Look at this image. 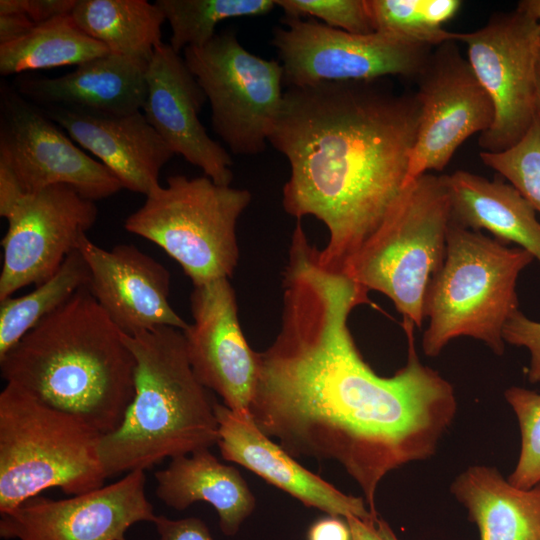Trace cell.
<instances>
[{"mask_svg":"<svg viewBox=\"0 0 540 540\" xmlns=\"http://www.w3.org/2000/svg\"><path fill=\"white\" fill-rule=\"evenodd\" d=\"M316 251L297 223L283 273L281 327L257 352L249 414L294 458L339 463L377 514L383 478L435 454L457 412L455 391L420 362L413 334L407 362L392 376L369 366L348 327L368 293L323 267Z\"/></svg>","mask_w":540,"mask_h":540,"instance_id":"obj_1","label":"cell"},{"mask_svg":"<svg viewBox=\"0 0 540 540\" xmlns=\"http://www.w3.org/2000/svg\"><path fill=\"white\" fill-rule=\"evenodd\" d=\"M378 80L288 87L268 142L286 157V213L312 215L329 240L319 263L343 273L406 186L420 104Z\"/></svg>","mask_w":540,"mask_h":540,"instance_id":"obj_2","label":"cell"},{"mask_svg":"<svg viewBox=\"0 0 540 540\" xmlns=\"http://www.w3.org/2000/svg\"><path fill=\"white\" fill-rule=\"evenodd\" d=\"M0 369L6 383L102 435L121 425L135 394V357L87 286L1 357Z\"/></svg>","mask_w":540,"mask_h":540,"instance_id":"obj_3","label":"cell"},{"mask_svg":"<svg viewBox=\"0 0 540 540\" xmlns=\"http://www.w3.org/2000/svg\"><path fill=\"white\" fill-rule=\"evenodd\" d=\"M122 336L136 360L135 394L121 425L100 438L107 478L217 444L215 401L192 370L182 331L161 326Z\"/></svg>","mask_w":540,"mask_h":540,"instance_id":"obj_4","label":"cell"},{"mask_svg":"<svg viewBox=\"0 0 540 540\" xmlns=\"http://www.w3.org/2000/svg\"><path fill=\"white\" fill-rule=\"evenodd\" d=\"M533 261L523 248L450 220L444 262L425 300V355L436 357L453 339L471 337L501 356L504 326L519 310L518 277Z\"/></svg>","mask_w":540,"mask_h":540,"instance_id":"obj_5","label":"cell"},{"mask_svg":"<svg viewBox=\"0 0 540 540\" xmlns=\"http://www.w3.org/2000/svg\"><path fill=\"white\" fill-rule=\"evenodd\" d=\"M101 436L6 383L0 393V514L50 488L74 496L102 487Z\"/></svg>","mask_w":540,"mask_h":540,"instance_id":"obj_6","label":"cell"},{"mask_svg":"<svg viewBox=\"0 0 540 540\" xmlns=\"http://www.w3.org/2000/svg\"><path fill=\"white\" fill-rule=\"evenodd\" d=\"M450 219L445 175L419 176L404 187L343 274L364 292L387 296L403 322L421 328L429 285L444 262Z\"/></svg>","mask_w":540,"mask_h":540,"instance_id":"obj_7","label":"cell"},{"mask_svg":"<svg viewBox=\"0 0 540 540\" xmlns=\"http://www.w3.org/2000/svg\"><path fill=\"white\" fill-rule=\"evenodd\" d=\"M251 199L248 190L207 176L174 175L146 195L124 228L161 247L196 286L232 276L239 260L236 226Z\"/></svg>","mask_w":540,"mask_h":540,"instance_id":"obj_8","label":"cell"},{"mask_svg":"<svg viewBox=\"0 0 540 540\" xmlns=\"http://www.w3.org/2000/svg\"><path fill=\"white\" fill-rule=\"evenodd\" d=\"M183 51L210 104L214 132L236 155L263 152L283 104L280 61L251 53L233 32Z\"/></svg>","mask_w":540,"mask_h":540,"instance_id":"obj_9","label":"cell"},{"mask_svg":"<svg viewBox=\"0 0 540 540\" xmlns=\"http://www.w3.org/2000/svg\"><path fill=\"white\" fill-rule=\"evenodd\" d=\"M281 22L271 43L286 88L386 76L417 78L433 48L380 32L349 33L313 18L285 16Z\"/></svg>","mask_w":540,"mask_h":540,"instance_id":"obj_10","label":"cell"},{"mask_svg":"<svg viewBox=\"0 0 540 540\" xmlns=\"http://www.w3.org/2000/svg\"><path fill=\"white\" fill-rule=\"evenodd\" d=\"M467 60L494 107L492 126L479 136L481 151L502 152L531 126L535 106V66L540 23L516 8L494 14L486 25L460 33Z\"/></svg>","mask_w":540,"mask_h":540,"instance_id":"obj_11","label":"cell"},{"mask_svg":"<svg viewBox=\"0 0 540 540\" xmlns=\"http://www.w3.org/2000/svg\"><path fill=\"white\" fill-rule=\"evenodd\" d=\"M63 131L17 90L1 89L0 165L11 171L24 194L67 185L95 202L123 189L106 166Z\"/></svg>","mask_w":540,"mask_h":540,"instance_id":"obj_12","label":"cell"},{"mask_svg":"<svg viewBox=\"0 0 540 540\" xmlns=\"http://www.w3.org/2000/svg\"><path fill=\"white\" fill-rule=\"evenodd\" d=\"M456 42L434 47L416 78L420 117L406 185L442 171L465 140L493 124L492 101Z\"/></svg>","mask_w":540,"mask_h":540,"instance_id":"obj_13","label":"cell"},{"mask_svg":"<svg viewBox=\"0 0 540 540\" xmlns=\"http://www.w3.org/2000/svg\"><path fill=\"white\" fill-rule=\"evenodd\" d=\"M98 209L67 185L25 195L5 217L0 301L52 277L95 224Z\"/></svg>","mask_w":540,"mask_h":540,"instance_id":"obj_14","label":"cell"},{"mask_svg":"<svg viewBox=\"0 0 540 540\" xmlns=\"http://www.w3.org/2000/svg\"><path fill=\"white\" fill-rule=\"evenodd\" d=\"M144 470L66 499L40 495L0 514L5 540H126L127 530L152 522L156 514L145 495Z\"/></svg>","mask_w":540,"mask_h":540,"instance_id":"obj_15","label":"cell"},{"mask_svg":"<svg viewBox=\"0 0 540 540\" xmlns=\"http://www.w3.org/2000/svg\"><path fill=\"white\" fill-rule=\"evenodd\" d=\"M193 322L181 330L199 382L234 412H249L257 381V352L242 332L229 278L196 285L190 295Z\"/></svg>","mask_w":540,"mask_h":540,"instance_id":"obj_16","label":"cell"},{"mask_svg":"<svg viewBox=\"0 0 540 540\" xmlns=\"http://www.w3.org/2000/svg\"><path fill=\"white\" fill-rule=\"evenodd\" d=\"M143 114L174 152L199 167L213 182L230 186L229 153L207 133L199 120L206 95L184 58L169 43H160L146 69Z\"/></svg>","mask_w":540,"mask_h":540,"instance_id":"obj_17","label":"cell"},{"mask_svg":"<svg viewBox=\"0 0 540 540\" xmlns=\"http://www.w3.org/2000/svg\"><path fill=\"white\" fill-rule=\"evenodd\" d=\"M78 250L89 268L88 290L123 334L188 326L170 305V273L157 260L131 244L106 250L87 236Z\"/></svg>","mask_w":540,"mask_h":540,"instance_id":"obj_18","label":"cell"},{"mask_svg":"<svg viewBox=\"0 0 540 540\" xmlns=\"http://www.w3.org/2000/svg\"><path fill=\"white\" fill-rule=\"evenodd\" d=\"M221 456L255 473L303 505L330 516H355L366 520L377 516L361 496L348 495L317 474L304 468L278 443L262 433L249 412H234L215 401Z\"/></svg>","mask_w":540,"mask_h":540,"instance_id":"obj_19","label":"cell"},{"mask_svg":"<svg viewBox=\"0 0 540 540\" xmlns=\"http://www.w3.org/2000/svg\"><path fill=\"white\" fill-rule=\"evenodd\" d=\"M42 108L74 142L95 155L124 189L146 196L160 186V171L175 154L140 111L117 115Z\"/></svg>","mask_w":540,"mask_h":540,"instance_id":"obj_20","label":"cell"},{"mask_svg":"<svg viewBox=\"0 0 540 540\" xmlns=\"http://www.w3.org/2000/svg\"><path fill=\"white\" fill-rule=\"evenodd\" d=\"M147 65L108 53L59 77L19 79L17 91L43 107L129 114L143 108L147 94Z\"/></svg>","mask_w":540,"mask_h":540,"instance_id":"obj_21","label":"cell"},{"mask_svg":"<svg viewBox=\"0 0 540 540\" xmlns=\"http://www.w3.org/2000/svg\"><path fill=\"white\" fill-rule=\"evenodd\" d=\"M445 181L451 222L472 231L487 230L495 239L525 249L540 263L537 212L514 186L463 170L445 175Z\"/></svg>","mask_w":540,"mask_h":540,"instance_id":"obj_22","label":"cell"},{"mask_svg":"<svg viewBox=\"0 0 540 540\" xmlns=\"http://www.w3.org/2000/svg\"><path fill=\"white\" fill-rule=\"evenodd\" d=\"M154 477L157 497L175 510H185L199 501L212 505L225 536H235L256 507L255 496L241 473L221 463L209 449L171 459Z\"/></svg>","mask_w":540,"mask_h":540,"instance_id":"obj_23","label":"cell"},{"mask_svg":"<svg viewBox=\"0 0 540 540\" xmlns=\"http://www.w3.org/2000/svg\"><path fill=\"white\" fill-rule=\"evenodd\" d=\"M450 490L477 525L480 540H540V483L520 489L496 468L473 465Z\"/></svg>","mask_w":540,"mask_h":540,"instance_id":"obj_24","label":"cell"},{"mask_svg":"<svg viewBox=\"0 0 540 540\" xmlns=\"http://www.w3.org/2000/svg\"><path fill=\"white\" fill-rule=\"evenodd\" d=\"M71 15L90 37L110 53L148 64L162 43L165 16L146 0H77Z\"/></svg>","mask_w":540,"mask_h":540,"instance_id":"obj_25","label":"cell"},{"mask_svg":"<svg viewBox=\"0 0 540 540\" xmlns=\"http://www.w3.org/2000/svg\"><path fill=\"white\" fill-rule=\"evenodd\" d=\"M108 53V48L87 35L71 14H65L36 24L13 42L0 44V74L79 66Z\"/></svg>","mask_w":540,"mask_h":540,"instance_id":"obj_26","label":"cell"},{"mask_svg":"<svg viewBox=\"0 0 540 540\" xmlns=\"http://www.w3.org/2000/svg\"><path fill=\"white\" fill-rule=\"evenodd\" d=\"M89 268L79 250L58 271L26 295L0 301V358L41 320L89 283Z\"/></svg>","mask_w":540,"mask_h":540,"instance_id":"obj_27","label":"cell"},{"mask_svg":"<svg viewBox=\"0 0 540 540\" xmlns=\"http://www.w3.org/2000/svg\"><path fill=\"white\" fill-rule=\"evenodd\" d=\"M171 27L169 45L180 54L188 47H200L215 35L218 23L239 17L270 13L275 0H157Z\"/></svg>","mask_w":540,"mask_h":540,"instance_id":"obj_28","label":"cell"},{"mask_svg":"<svg viewBox=\"0 0 540 540\" xmlns=\"http://www.w3.org/2000/svg\"><path fill=\"white\" fill-rule=\"evenodd\" d=\"M375 31L436 47L459 41L460 33L445 30L443 24L459 11V0H367Z\"/></svg>","mask_w":540,"mask_h":540,"instance_id":"obj_29","label":"cell"},{"mask_svg":"<svg viewBox=\"0 0 540 540\" xmlns=\"http://www.w3.org/2000/svg\"><path fill=\"white\" fill-rule=\"evenodd\" d=\"M483 163L509 181L540 213V115L524 136L509 149L479 154Z\"/></svg>","mask_w":540,"mask_h":540,"instance_id":"obj_30","label":"cell"},{"mask_svg":"<svg viewBox=\"0 0 540 540\" xmlns=\"http://www.w3.org/2000/svg\"><path fill=\"white\" fill-rule=\"evenodd\" d=\"M504 396L517 417L521 433L519 458L507 480L517 488L530 489L540 483V394L512 386Z\"/></svg>","mask_w":540,"mask_h":540,"instance_id":"obj_31","label":"cell"},{"mask_svg":"<svg viewBox=\"0 0 540 540\" xmlns=\"http://www.w3.org/2000/svg\"><path fill=\"white\" fill-rule=\"evenodd\" d=\"M285 16H311L323 24L354 34L376 32L367 0H275Z\"/></svg>","mask_w":540,"mask_h":540,"instance_id":"obj_32","label":"cell"},{"mask_svg":"<svg viewBox=\"0 0 540 540\" xmlns=\"http://www.w3.org/2000/svg\"><path fill=\"white\" fill-rule=\"evenodd\" d=\"M503 339L510 345L524 347L530 353L527 371L528 381L540 382V322L525 316L517 310L507 321L503 329Z\"/></svg>","mask_w":540,"mask_h":540,"instance_id":"obj_33","label":"cell"},{"mask_svg":"<svg viewBox=\"0 0 540 540\" xmlns=\"http://www.w3.org/2000/svg\"><path fill=\"white\" fill-rule=\"evenodd\" d=\"M77 0H1L0 15L21 13L35 24L60 15L71 14Z\"/></svg>","mask_w":540,"mask_h":540,"instance_id":"obj_34","label":"cell"},{"mask_svg":"<svg viewBox=\"0 0 540 540\" xmlns=\"http://www.w3.org/2000/svg\"><path fill=\"white\" fill-rule=\"evenodd\" d=\"M153 524L160 540H214L206 523L197 517L174 520L156 515Z\"/></svg>","mask_w":540,"mask_h":540,"instance_id":"obj_35","label":"cell"},{"mask_svg":"<svg viewBox=\"0 0 540 540\" xmlns=\"http://www.w3.org/2000/svg\"><path fill=\"white\" fill-rule=\"evenodd\" d=\"M345 520L352 540H399L389 524L378 515L366 520L350 516Z\"/></svg>","mask_w":540,"mask_h":540,"instance_id":"obj_36","label":"cell"},{"mask_svg":"<svg viewBox=\"0 0 540 540\" xmlns=\"http://www.w3.org/2000/svg\"><path fill=\"white\" fill-rule=\"evenodd\" d=\"M307 540H352V535L345 518L328 515L310 526Z\"/></svg>","mask_w":540,"mask_h":540,"instance_id":"obj_37","label":"cell"},{"mask_svg":"<svg viewBox=\"0 0 540 540\" xmlns=\"http://www.w3.org/2000/svg\"><path fill=\"white\" fill-rule=\"evenodd\" d=\"M35 25L25 14L0 15V44L10 43L21 38Z\"/></svg>","mask_w":540,"mask_h":540,"instance_id":"obj_38","label":"cell"},{"mask_svg":"<svg viewBox=\"0 0 540 540\" xmlns=\"http://www.w3.org/2000/svg\"><path fill=\"white\" fill-rule=\"evenodd\" d=\"M516 8L528 13L540 23V0H522Z\"/></svg>","mask_w":540,"mask_h":540,"instance_id":"obj_39","label":"cell"},{"mask_svg":"<svg viewBox=\"0 0 540 540\" xmlns=\"http://www.w3.org/2000/svg\"><path fill=\"white\" fill-rule=\"evenodd\" d=\"M535 106L537 113L540 115V44L535 66Z\"/></svg>","mask_w":540,"mask_h":540,"instance_id":"obj_40","label":"cell"}]
</instances>
